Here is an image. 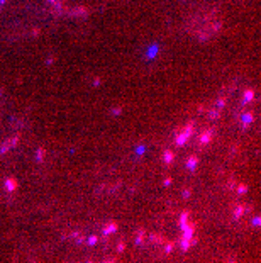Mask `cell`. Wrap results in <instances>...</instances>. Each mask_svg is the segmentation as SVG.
I'll list each match as a JSON object with an SVG mask.
<instances>
[{
  "mask_svg": "<svg viewBox=\"0 0 261 263\" xmlns=\"http://www.w3.org/2000/svg\"><path fill=\"white\" fill-rule=\"evenodd\" d=\"M246 185H239V187H237V192H239V194H246Z\"/></svg>",
  "mask_w": 261,
  "mask_h": 263,
  "instance_id": "cell-10",
  "label": "cell"
},
{
  "mask_svg": "<svg viewBox=\"0 0 261 263\" xmlns=\"http://www.w3.org/2000/svg\"><path fill=\"white\" fill-rule=\"evenodd\" d=\"M142 239H144V231H139V236H137V244L139 246L142 244Z\"/></svg>",
  "mask_w": 261,
  "mask_h": 263,
  "instance_id": "cell-8",
  "label": "cell"
},
{
  "mask_svg": "<svg viewBox=\"0 0 261 263\" xmlns=\"http://www.w3.org/2000/svg\"><path fill=\"white\" fill-rule=\"evenodd\" d=\"M229 263H236V260H231V262H229Z\"/></svg>",
  "mask_w": 261,
  "mask_h": 263,
  "instance_id": "cell-13",
  "label": "cell"
},
{
  "mask_svg": "<svg viewBox=\"0 0 261 263\" xmlns=\"http://www.w3.org/2000/svg\"><path fill=\"white\" fill-rule=\"evenodd\" d=\"M173 160H175V155H173V151H166L165 153V163H171Z\"/></svg>",
  "mask_w": 261,
  "mask_h": 263,
  "instance_id": "cell-4",
  "label": "cell"
},
{
  "mask_svg": "<svg viewBox=\"0 0 261 263\" xmlns=\"http://www.w3.org/2000/svg\"><path fill=\"white\" fill-rule=\"evenodd\" d=\"M124 250H125V243H124V241H120V243H119V246H117V251L122 253Z\"/></svg>",
  "mask_w": 261,
  "mask_h": 263,
  "instance_id": "cell-9",
  "label": "cell"
},
{
  "mask_svg": "<svg viewBox=\"0 0 261 263\" xmlns=\"http://www.w3.org/2000/svg\"><path fill=\"white\" fill-rule=\"evenodd\" d=\"M117 229H119V226H117V222H109V224H107V226L104 227V234H107V236H109V234L115 233Z\"/></svg>",
  "mask_w": 261,
  "mask_h": 263,
  "instance_id": "cell-1",
  "label": "cell"
},
{
  "mask_svg": "<svg viewBox=\"0 0 261 263\" xmlns=\"http://www.w3.org/2000/svg\"><path fill=\"white\" fill-rule=\"evenodd\" d=\"M95 243H97V236H90L88 238V244L92 246V244H95Z\"/></svg>",
  "mask_w": 261,
  "mask_h": 263,
  "instance_id": "cell-11",
  "label": "cell"
},
{
  "mask_svg": "<svg viewBox=\"0 0 261 263\" xmlns=\"http://www.w3.org/2000/svg\"><path fill=\"white\" fill-rule=\"evenodd\" d=\"M5 187H7V190H9V192H14V190L17 189V182H16L14 178H7Z\"/></svg>",
  "mask_w": 261,
  "mask_h": 263,
  "instance_id": "cell-2",
  "label": "cell"
},
{
  "mask_svg": "<svg viewBox=\"0 0 261 263\" xmlns=\"http://www.w3.org/2000/svg\"><path fill=\"white\" fill-rule=\"evenodd\" d=\"M87 263H93V262H92V260H88V262H87Z\"/></svg>",
  "mask_w": 261,
  "mask_h": 263,
  "instance_id": "cell-14",
  "label": "cell"
},
{
  "mask_svg": "<svg viewBox=\"0 0 261 263\" xmlns=\"http://www.w3.org/2000/svg\"><path fill=\"white\" fill-rule=\"evenodd\" d=\"M197 163H199V160H197V156H190V160L187 161V166L190 170H193L195 166H197Z\"/></svg>",
  "mask_w": 261,
  "mask_h": 263,
  "instance_id": "cell-3",
  "label": "cell"
},
{
  "mask_svg": "<svg viewBox=\"0 0 261 263\" xmlns=\"http://www.w3.org/2000/svg\"><path fill=\"white\" fill-rule=\"evenodd\" d=\"M104 263H115V260H114V258H109V260H105Z\"/></svg>",
  "mask_w": 261,
  "mask_h": 263,
  "instance_id": "cell-12",
  "label": "cell"
},
{
  "mask_svg": "<svg viewBox=\"0 0 261 263\" xmlns=\"http://www.w3.org/2000/svg\"><path fill=\"white\" fill-rule=\"evenodd\" d=\"M242 214H244V207H242V205H239V207L236 209V212H234V217H236V219H239Z\"/></svg>",
  "mask_w": 261,
  "mask_h": 263,
  "instance_id": "cell-5",
  "label": "cell"
},
{
  "mask_svg": "<svg viewBox=\"0 0 261 263\" xmlns=\"http://www.w3.org/2000/svg\"><path fill=\"white\" fill-rule=\"evenodd\" d=\"M187 222H188V212H183V214H182V219H180V224H182V227L185 226Z\"/></svg>",
  "mask_w": 261,
  "mask_h": 263,
  "instance_id": "cell-6",
  "label": "cell"
},
{
  "mask_svg": "<svg viewBox=\"0 0 261 263\" xmlns=\"http://www.w3.org/2000/svg\"><path fill=\"white\" fill-rule=\"evenodd\" d=\"M171 250H173V243H166V246H165V253H166V255H170V253H171Z\"/></svg>",
  "mask_w": 261,
  "mask_h": 263,
  "instance_id": "cell-7",
  "label": "cell"
}]
</instances>
